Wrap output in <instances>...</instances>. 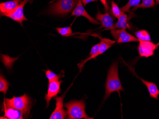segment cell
<instances>
[{
  "instance_id": "1",
  "label": "cell",
  "mask_w": 159,
  "mask_h": 119,
  "mask_svg": "<svg viewBox=\"0 0 159 119\" xmlns=\"http://www.w3.org/2000/svg\"><path fill=\"white\" fill-rule=\"evenodd\" d=\"M124 92L118 73V62H114L108 71L105 83V93L103 100L106 101L113 92Z\"/></svg>"
},
{
  "instance_id": "2",
  "label": "cell",
  "mask_w": 159,
  "mask_h": 119,
  "mask_svg": "<svg viewBox=\"0 0 159 119\" xmlns=\"http://www.w3.org/2000/svg\"><path fill=\"white\" fill-rule=\"evenodd\" d=\"M64 107L67 109V119H93L88 116L85 109L86 103L84 100H72L64 104Z\"/></svg>"
},
{
  "instance_id": "3",
  "label": "cell",
  "mask_w": 159,
  "mask_h": 119,
  "mask_svg": "<svg viewBox=\"0 0 159 119\" xmlns=\"http://www.w3.org/2000/svg\"><path fill=\"white\" fill-rule=\"evenodd\" d=\"M32 105L31 98L26 94L21 96H13L11 99H5L3 103V106L12 107L20 110L23 112L26 116L28 115Z\"/></svg>"
},
{
  "instance_id": "4",
  "label": "cell",
  "mask_w": 159,
  "mask_h": 119,
  "mask_svg": "<svg viewBox=\"0 0 159 119\" xmlns=\"http://www.w3.org/2000/svg\"><path fill=\"white\" fill-rule=\"evenodd\" d=\"M79 0H58L50 6L48 13L54 15L66 16L76 6Z\"/></svg>"
},
{
  "instance_id": "5",
  "label": "cell",
  "mask_w": 159,
  "mask_h": 119,
  "mask_svg": "<svg viewBox=\"0 0 159 119\" xmlns=\"http://www.w3.org/2000/svg\"><path fill=\"white\" fill-rule=\"evenodd\" d=\"M114 43L112 41H106L105 39H101V41L98 44L93 46L91 49V52L88 57L86 59L82 60L80 63L78 64V67L79 68L80 72L82 71L84 65L91 59H95L97 57L106 52L108 49L111 47V44Z\"/></svg>"
},
{
  "instance_id": "6",
  "label": "cell",
  "mask_w": 159,
  "mask_h": 119,
  "mask_svg": "<svg viewBox=\"0 0 159 119\" xmlns=\"http://www.w3.org/2000/svg\"><path fill=\"white\" fill-rule=\"evenodd\" d=\"M111 33L118 43H127L131 42L139 41L137 38L129 33L126 29H117L116 28L111 30Z\"/></svg>"
},
{
  "instance_id": "7",
  "label": "cell",
  "mask_w": 159,
  "mask_h": 119,
  "mask_svg": "<svg viewBox=\"0 0 159 119\" xmlns=\"http://www.w3.org/2000/svg\"><path fill=\"white\" fill-rule=\"evenodd\" d=\"M158 48L156 44L151 41H139L138 46L139 54L141 57H152Z\"/></svg>"
},
{
  "instance_id": "8",
  "label": "cell",
  "mask_w": 159,
  "mask_h": 119,
  "mask_svg": "<svg viewBox=\"0 0 159 119\" xmlns=\"http://www.w3.org/2000/svg\"><path fill=\"white\" fill-rule=\"evenodd\" d=\"M66 92L61 96L56 97L54 98L56 101V107L49 119H64L67 116V112L63 108L64 105L63 100Z\"/></svg>"
},
{
  "instance_id": "9",
  "label": "cell",
  "mask_w": 159,
  "mask_h": 119,
  "mask_svg": "<svg viewBox=\"0 0 159 119\" xmlns=\"http://www.w3.org/2000/svg\"><path fill=\"white\" fill-rule=\"evenodd\" d=\"M62 81H52L49 82L47 94L44 97V99L47 102L46 107L49 106L50 101L52 98L56 96L58 94L61 93V84Z\"/></svg>"
},
{
  "instance_id": "10",
  "label": "cell",
  "mask_w": 159,
  "mask_h": 119,
  "mask_svg": "<svg viewBox=\"0 0 159 119\" xmlns=\"http://www.w3.org/2000/svg\"><path fill=\"white\" fill-rule=\"evenodd\" d=\"M30 0H23L20 2L19 5L18 6L15 10L7 16V17L10 18L14 21L19 23L23 26V22L25 20H28L25 17L24 13V8L25 5Z\"/></svg>"
},
{
  "instance_id": "11",
  "label": "cell",
  "mask_w": 159,
  "mask_h": 119,
  "mask_svg": "<svg viewBox=\"0 0 159 119\" xmlns=\"http://www.w3.org/2000/svg\"><path fill=\"white\" fill-rule=\"evenodd\" d=\"M71 15L84 17L88 19L90 23H92L93 24L100 25L101 24L100 22L96 19H94L87 12L84 8V5L82 3L81 0H79L75 8L72 11Z\"/></svg>"
},
{
  "instance_id": "12",
  "label": "cell",
  "mask_w": 159,
  "mask_h": 119,
  "mask_svg": "<svg viewBox=\"0 0 159 119\" xmlns=\"http://www.w3.org/2000/svg\"><path fill=\"white\" fill-rule=\"evenodd\" d=\"M20 0H12L0 3L1 15L7 16L12 13L19 5Z\"/></svg>"
},
{
  "instance_id": "13",
  "label": "cell",
  "mask_w": 159,
  "mask_h": 119,
  "mask_svg": "<svg viewBox=\"0 0 159 119\" xmlns=\"http://www.w3.org/2000/svg\"><path fill=\"white\" fill-rule=\"evenodd\" d=\"M96 19L101 22L102 25V27L110 30L114 28V20L109 12H106L102 14L100 11H98L96 15Z\"/></svg>"
},
{
  "instance_id": "14",
  "label": "cell",
  "mask_w": 159,
  "mask_h": 119,
  "mask_svg": "<svg viewBox=\"0 0 159 119\" xmlns=\"http://www.w3.org/2000/svg\"><path fill=\"white\" fill-rule=\"evenodd\" d=\"M2 111L4 113V115L1 117V119H23L26 117L21 111L12 107L3 106Z\"/></svg>"
},
{
  "instance_id": "15",
  "label": "cell",
  "mask_w": 159,
  "mask_h": 119,
  "mask_svg": "<svg viewBox=\"0 0 159 119\" xmlns=\"http://www.w3.org/2000/svg\"><path fill=\"white\" fill-rule=\"evenodd\" d=\"M137 77L142 81L144 85L146 86L150 94V97L158 100L159 96V90L156 83L145 80L142 78H139L138 76Z\"/></svg>"
},
{
  "instance_id": "16",
  "label": "cell",
  "mask_w": 159,
  "mask_h": 119,
  "mask_svg": "<svg viewBox=\"0 0 159 119\" xmlns=\"http://www.w3.org/2000/svg\"><path fill=\"white\" fill-rule=\"evenodd\" d=\"M117 23L114 25V28L117 29H126L129 28L128 23L127 15L125 12H122L119 17L118 18Z\"/></svg>"
},
{
  "instance_id": "17",
  "label": "cell",
  "mask_w": 159,
  "mask_h": 119,
  "mask_svg": "<svg viewBox=\"0 0 159 119\" xmlns=\"http://www.w3.org/2000/svg\"><path fill=\"white\" fill-rule=\"evenodd\" d=\"M135 35L139 41H151L150 34L146 30H139L135 32Z\"/></svg>"
},
{
  "instance_id": "18",
  "label": "cell",
  "mask_w": 159,
  "mask_h": 119,
  "mask_svg": "<svg viewBox=\"0 0 159 119\" xmlns=\"http://www.w3.org/2000/svg\"><path fill=\"white\" fill-rule=\"evenodd\" d=\"M155 5V0H142L140 4L135 6L132 11H135L138 8H148L153 7Z\"/></svg>"
},
{
  "instance_id": "19",
  "label": "cell",
  "mask_w": 159,
  "mask_h": 119,
  "mask_svg": "<svg viewBox=\"0 0 159 119\" xmlns=\"http://www.w3.org/2000/svg\"><path fill=\"white\" fill-rule=\"evenodd\" d=\"M45 73L46 78L48 79L49 82L52 81H59L61 78L63 76V74L64 73V72L63 71V72L61 73V74L58 75L50 70L45 71Z\"/></svg>"
},
{
  "instance_id": "20",
  "label": "cell",
  "mask_w": 159,
  "mask_h": 119,
  "mask_svg": "<svg viewBox=\"0 0 159 119\" xmlns=\"http://www.w3.org/2000/svg\"><path fill=\"white\" fill-rule=\"evenodd\" d=\"M141 0H129L128 2L125 6L120 8V9L122 12H128L132 7L137 6L140 3Z\"/></svg>"
},
{
  "instance_id": "21",
  "label": "cell",
  "mask_w": 159,
  "mask_h": 119,
  "mask_svg": "<svg viewBox=\"0 0 159 119\" xmlns=\"http://www.w3.org/2000/svg\"><path fill=\"white\" fill-rule=\"evenodd\" d=\"M9 83L4 76L1 74L0 76V92H2L4 95H6L7 90L8 89Z\"/></svg>"
},
{
  "instance_id": "22",
  "label": "cell",
  "mask_w": 159,
  "mask_h": 119,
  "mask_svg": "<svg viewBox=\"0 0 159 119\" xmlns=\"http://www.w3.org/2000/svg\"><path fill=\"white\" fill-rule=\"evenodd\" d=\"M59 34L64 37H69L73 35V31L70 27H66L63 28H56Z\"/></svg>"
},
{
  "instance_id": "23",
  "label": "cell",
  "mask_w": 159,
  "mask_h": 119,
  "mask_svg": "<svg viewBox=\"0 0 159 119\" xmlns=\"http://www.w3.org/2000/svg\"><path fill=\"white\" fill-rule=\"evenodd\" d=\"M111 12H112V15L115 17L117 19L121 15V13H122L121 11H120V8L119 7L117 4L115 3L113 1H111Z\"/></svg>"
},
{
  "instance_id": "24",
  "label": "cell",
  "mask_w": 159,
  "mask_h": 119,
  "mask_svg": "<svg viewBox=\"0 0 159 119\" xmlns=\"http://www.w3.org/2000/svg\"><path fill=\"white\" fill-rule=\"evenodd\" d=\"M100 1L103 4L104 6V8H105V10H106V12H109V13L111 14L112 12H111V9L109 6L108 5V3H107V1L106 0H100Z\"/></svg>"
},
{
  "instance_id": "25",
  "label": "cell",
  "mask_w": 159,
  "mask_h": 119,
  "mask_svg": "<svg viewBox=\"0 0 159 119\" xmlns=\"http://www.w3.org/2000/svg\"><path fill=\"white\" fill-rule=\"evenodd\" d=\"M97 0H81L82 3L84 6H85L86 4L90 2H93L97 1Z\"/></svg>"
},
{
  "instance_id": "26",
  "label": "cell",
  "mask_w": 159,
  "mask_h": 119,
  "mask_svg": "<svg viewBox=\"0 0 159 119\" xmlns=\"http://www.w3.org/2000/svg\"><path fill=\"white\" fill-rule=\"evenodd\" d=\"M155 2H156V4H159V0H155Z\"/></svg>"
},
{
  "instance_id": "27",
  "label": "cell",
  "mask_w": 159,
  "mask_h": 119,
  "mask_svg": "<svg viewBox=\"0 0 159 119\" xmlns=\"http://www.w3.org/2000/svg\"><path fill=\"white\" fill-rule=\"evenodd\" d=\"M156 46H157V47H159V42H158V43H157V44H156Z\"/></svg>"
}]
</instances>
